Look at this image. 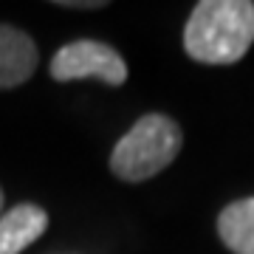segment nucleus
<instances>
[{"instance_id":"obj_2","label":"nucleus","mask_w":254,"mask_h":254,"mask_svg":"<svg viewBox=\"0 0 254 254\" xmlns=\"http://www.w3.org/2000/svg\"><path fill=\"white\" fill-rule=\"evenodd\" d=\"M184 133L178 122L164 113H147L119 138L110 153V170L127 184H138L167 170L178 158Z\"/></svg>"},{"instance_id":"obj_4","label":"nucleus","mask_w":254,"mask_h":254,"mask_svg":"<svg viewBox=\"0 0 254 254\" xmlns=\"http://www.w3.org/2000/svg\"><path fill=\"white\" fill-rule=\"evenodd\" d=\"M37 43L23 28L0 23V91L20 88L37 71Z\"/></svg>"},{"instance_id":"obj_3","label":"nucleus","mask_w":254,"mask_h":254,"mask_svg":"<svg viewBox=\"0 0 254 254\" xmlns=\"http://www.w3.org/2000/svg\"><path fill=\"white\" fill-rule=\"evenodd\" d=\"M51 79L73 82V79H99L105 85H125L127 82V63L113 46L99 40H73L63 46L51 57Z\"/></svg>"},{"instance_id":"obj_1","label":"nucleus","mask_w":254,"mask_h":254,"mask_svg":"<svg viewBox=\"0 0 254 254\" xmlns=\"http://www.w3.org/2000/svg\"><path fill=\"white\" fill-rule=\"evenodd\" d=\"M254 43L252 0H200L184 28V48L195 63L232 65Z\"/></svg>"},{"instance_id":"obj_5","label":"nucleus","mask_w":254,"mask_h":254,"mask_svg":"<svg viewBox=\"0 0 254 254\" xmlns=\"http://www.w3.org/2000/svg\"><path fill=\"white\" fill-rule=\"evenodd\" d=\"M48 229L46 209L37 203H17L0 215V254H20L37 243Z\"/></svg>"},{"instance_id":"obj_8","label":"nucleus","mask_w":254,"mask_h":254,"mask_svg":"<svg viewBox=\"0 0 254 254\" xmlns=\"http://www.w3.org/2000/svg\"><path fill=\"white\" fill-rule=\"evenodd\" d=\"M0 215H3V190H0Z\"/></svg>"},{"instance_id":"obj_7","label":"nucleus","mask_w":254,"mask_h":254,"mask_svg":"<svg viewBox=\"0 0 254 254\" xmlns=\"http://www.w3.org/2000/svg\"><path fill=\"white\" fill-rule=\"evenodd\" d=\"M57 6H63V9H82V11H88V9H102L105 3H102V0H91V3H82V0L71 3V0H63V3H57Z\"/></svg>"},{"instance_id":"obj_6","label":"nucleus","mask_w":254,"mask_h":254,"mask_svg":"<svg viewBox=\"0 0 254 254\" xmlns=\"http://www.w3.org/2000/svg\"><path fill=\"white\" fill-rule=\"evenodd\" d=\"M218 235L229 252L254 254V198H240L220 212Z\"/></svg>"}]
</instances>
